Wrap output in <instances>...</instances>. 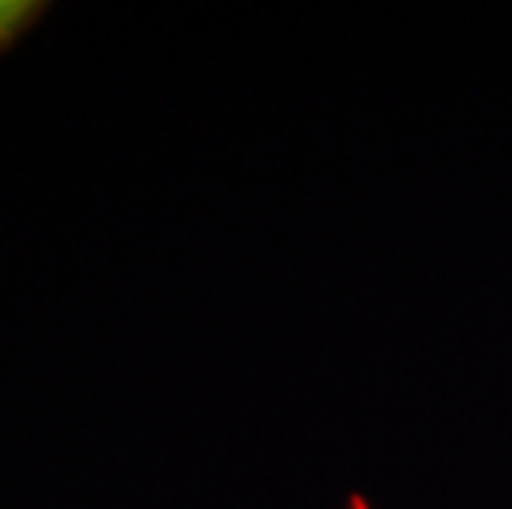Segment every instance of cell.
Wrapping results in <instances>:
<instances>
[{"label":"cell","instance_id":"cell-1","mask_svg":"<svg viewBox=\"0 0 512 509\" xmlns=\"http://www.w3.org/2000/svg\"><path fill=\"white\" fill-rule=\"evenodd\" d=\"M47 4H30V0H0V53L14 50L20 37L43 17Z\"/></svg>","mask_w":512,"mask_h":509}]
</instances>
